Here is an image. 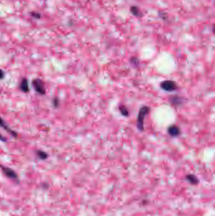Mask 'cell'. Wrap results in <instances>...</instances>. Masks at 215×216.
<instances>
[{
    "instance_id": "9a60e30c",
    "label": "cell",
    "mask_w": 215,
    "mask_h": 216,
    "mask_svg": "<svg viewBox=\"0 0 215 216\" xmlns=\"http://www.w3.org/2000/svg\"><path fill=\"white\" fill-rule=\"evenodd\" d=\"M59 104V99L57 98V97H55L53 100V105L55 107H58V106Z\"/></svg>"
},
{
    "instance_id": "7c38bea8",
    "label": "cell",
    "mask_w": 215,
    "mask_h": 216,
    "mask_svg": "<svg viewBox=\"0 0 215 216\" xmlns=\"http://www.w3.org/2000/svg\"><path fill=\"white\" fill-rule=\"evenodd\" d=\"M187 180L192 184H194V185H195V184H197L198 183V179L197 178V177L193 175V174H189L186 177Z\"/></svg>"
},
{
    "instance_id": "ba28073f",
    "label": "cell",
    "mask_w": 215,
    "mask_h": 216,
    "mask_svg": "<svg viewBox=\"0 0 215 216\" xmlns=\"http://www.w3.org/2000/svg\"><path fill=\"white\" fill-rule=\"evenodd\" d=\"M170 103L174 106H178L182 103V99L179 96H173L170 99Z\"/></svg>"
},
{
    "instance_id": "6da1fadb",
    "label": "cell",
    "mask_w": 215,
    "mask_h": 216,
    "mask_svg": "<svg viewBox=\"0 0 215 216\" xmlns=\"http://www.w3.org/2000/svg\"><path fill=\"white\" fill-rule=\"evenodd\" d=\"M150 111V107L147 106L141 107L138 112V115L137 118L136 126L139 131H144V120L145 117L149 113Z\"/></svg>"
},
{
    "instance_id": "5bb4252c",
    "label": "cell",
    "mask_w": 215,
    "mask_h": 216,
    "mask_svg": "<svg viewBox=\"0 0 215 216\" xmlns=\"http://www.w3.org/2000/svg\"><path fill=\"white\" fill-rule=\"evenodd\" d=\"M30 15L36 19H40L41 17V14L39 13L36 12V11H32L30 13Z\"/></svg>"
},
{
    "instance_id": "277c9868",
    "label": "cell",
    "mask_w": 215,
    "mask_h": 216,
    "mask_svg": "<svg viewBox=\"0 0 215 216\" xmlns=\"http://www.w3.org/2000/svg\"><path fill=\"white\" fill-rule=\"evenodd\" d=\"M0 168H2L3 173L6 177H8V178L11 179L13 180H15L17 182H19L18 176L17 174L15 172V171H14L10 168L3 166H2V165L0 166Z\"/></svg>"
},
{
    "instance_id": "9c48e42d",
    "label": "cell",
    "mask_w": 215,
    "mask_h": 216,
    "mask_svg": "<svg viewBox=\"0 0 215 216\" xmlns=\"http://www.w3.org/2000/svg\"><path fill=\"white\" fill-rule=\"evenodd\" d=\"M130 10H131V14L133 15L138 17H142V13L141 12L140 10L139 9V8L137 7V6H131Z\"/></svg>"
},
{
    "instance_id": "2e32d148",
    "label": "cell",
    "mask_w": 215,
    "mask_h": 216,
    "mask_svg": "<svg viewBox=\"0 0 215 216\" xmlns=\"http://www.w3.org/2000/svg\"><path fill=\"white\" fill-rule=\"evenodd\" d=\"M4 77H5V73L2 69L0 68V80L3 79Z\"/></svg>"
},
{
    "instance_id": "8992f818",
    "label": "cell",
    "mask_w": 215,
    "mask_h": 216,
    "mask_svg": "<svg viewBox=\"0 0 215 216\" xmlns=\"http://www.w3.org/2000/svg\"><path fill=\"white\" fill-rule=\"evenodd\" d=\"M0 127H2V128L5 129L6 131L8 132L10 134H11L12 136H14V137H17V133L15 131L12 130L11 128H10L6 124L5 121L1 117H0Z\"/></svg>"
},
{
    "instance_id": "52a82bcc",
    "label": "cell",
    "mask_w": 215,
    "mask_h": 216,
    "mask_svg": "<svg viewBox=\"0 0 215 216\" xmlns=\"http://www.w3.org/2000/svg\"><path fill=\"white\" fill-rule=\"evenodd\" d=\"M20 90L25 93H27L29 92L30 89H29V83H28V80L26 79H23L20 82Z\"/></svg>"
},
{
    "instance_id": "3957f363",
    "label": "cell",
    "mask_w": 215,
    "mask_h": 216,
    "mask_svg": "<svg viewBox=\"0 0 215 216\" xmlns=\"http://www.w3.org/2000/svg\"><path fill=\"white\" fill-rule=\"evenodd\" d=\"M32 84L34 87L35 91L40 95L46 94V88L44 87V84L42 80L39 79H34L32 82Z\"/></svg>"
},
{
    "instance_id": "8fae6325",
    "label": "cell",
    "mask_w": 215,
    "mask_h": 216,
    "mask_svg": "<svg viewBox=\"0 0 215 216\" xmlns=\"http://www.w3.org/2000/svg\"><path fill=\"white\" fill-rule=\"evenodd\" d=\"M36 154L38 156V157H39L41 160H46V159H47V157H48V154L46 153V152H44L42 150H37Z\"/></svg>"
},
{
    "instance_id": "7a4b0ae2",
    "label": "cell",
    "mask_w": 215,
    "mask_h": 216,
    "mask_svg": "<svg viewBox=\"0 0 215 216\" xmlns=\"http://www.w3.org/2000/svg\"><path fill=\"white\" fill-rule=\"evenodd\" d=\"M160 87L162 90L168 92H174L178 88V86L175 82L168 80L163 81L160 84Z\"/></svg>"
},
{
    "instance_id": "5b68a950",
    "label": "cell",
    "mask_w": 215,
    "mask_h": 216,
    "mask_svg": "<svg viewBox=\"0 0 215 216\" xmlns=\"http://www.w3.org/2000/svg\"><path fill=\"white\" fill-rule=\"evenodd\" d=\"M167 131L169 135H170L172 137H179L181 133L179 127L175 125H172L171 126H170L167 129Z\"/></svg>"
},
{
    "instance_id": "e0dca14e",
    "label": "cell",
    "mask_w": 215,
    "mask_h": 216,
    "mask_svg": "<svg viewBox=\"0 0 215 216\" xmlns=\"http://www.w3.org/2000/svg\"><path fill=\"white\" fill-rule=\"evenodd\" d=\"M0 140L2 141V142H6V138L5 137H3V135H0Z\"/></svg>"
},
{
    "instance_id": "30bf717a",
    "label": "cell",
    "mask_w": 215,
    "mask_h": 216,
    "mask_svg": "<svg viewBox=\"0 0 215 216\" xmlns=\"http://www.w3.org/2000/svg\"><path fill=\"white\" fill-rule=\"evenodd\" d=\"M119 110L120 111V112H121V114H122V115L123 116H125V117H128L129 115V110L127 108V107H126L125 105H121L119 107Z\"/></svg>"
},
{
    "instance_id": "4fadbf2b",
    "label": "cell",
    "mask_w": 215,
    "mask_h": 216,
    "mask_svg": "<svg viewBox=\"0 0 215 216\" xmlns=\"http://www.w3.org/2000/svg\"><path fill=\"white\" fill-rule=\"evenodd\" d=\"M130 62L132 66L135 67H138L140 65V61L136 58V57H132L130 60Z\"/></svg>"
}]
</instances>
